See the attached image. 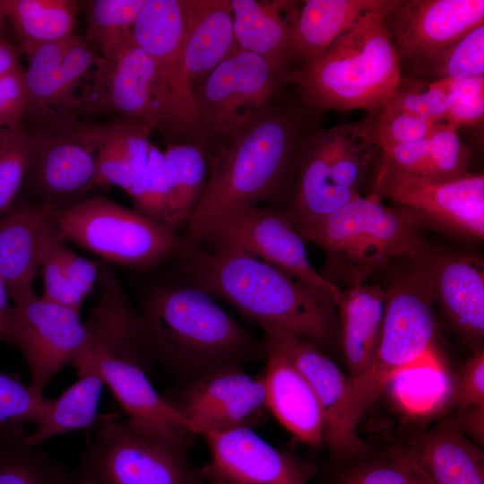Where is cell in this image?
Returning <instances> with one entry per match:
<instances>
[{
	"label": "cell",
	"instance_id": "cb8c5ba5",
	"mask_svg": "<svg viewBox=\"0 0 484 484\" xmlns=\"http://www.w3.org/2000/svg\"><path fill=\"white\" fill-rule=\"evenodd\" d=\"M427 275L436 301L466 336L484 333V272L482 263L470 256L430 255L423 248L413 261Z\"/></svg>",
	"mask_w": 484,
	"mask_h": 484
},
{
	"label": "cell",
	"instance_id": "e575fe53",
	"mask_svg": "<svg viewBox=\"0 0 484 484\" xmlns=\"http://www.w3.org/2000/svg\"><path fill=\"white\" fill-rule=\"evenodd\" d=\"M105 384L96 372L79 376V380L52 400V405L28 444L41 446L47 440L74 430L91 429L99 419L98 408Z\"/></svg>",
	"mask_w": 484,
	"mask_h": 484
},
{
	"label": "cell",
	"instance_id": "7402d4cb",
	"mask_svg": "<svg viewBox=\"0 0 484 484\" xmlns=\"http://www.w3.org/2000/svg\"><path fill=\"white\" fill-rule=\"evenodd\" d=\"M276 341L310 384L320 404L324 441L337 456L358 454L367 448L348 420L349 378L319 346L289 333L265 330Z\"/></svg>",
	"mask_w": 484,
	"mask_h": 484
},
{
	"label": "cell",
	"instance_id": "1f68e13d",
	"mask_svg": "<svg viewBox=\"0 0 484 484\" xmlns=\"http://www.w3.org/2000/svg\"><path fill=\"white\" fill-rule=\"evenodd\" d=\"M151 127L125 117L111 122L96 158V188L115 186L125 192L144 170L152 146Z\"/></svg>",
	"mask_w": 484,
	"mask_h": 484
},
{
	"label": "cell",
	"instance_id": "681fc988",
	"mask_svg": "<svg viewBox=\"0 0 484 484\" xmlns=\"http://www.w3.org/2000/svg\"><path fill=\"white\" fill-rule=\"evenodd\" d=\"M484 404V351L479 350L465 364L453 384L449 407L463 409Z\"/></svg>",
	"mask_w": 484,
	"mask_h": 484
},
{
	"label": "cell",
	"instance_id": "836d02e7",
	"mask_svg": "<svg viewBox=\"0 0 484 484\" xmlns=\"http://www.w3.org/2000/svg\"><path fill=\"white\" fill-rule=\"evenodd\" d=\"M79 4L74 0H4L7 22L22 55L73 35Z\"/></svg>",
	"mask_w": 484,
	"mask_h": 484
},
{
	"label": "cell",
	"instance_id": "f907efd6",
	"mask_svg": "<svg viewBox=\"0 0 484 484\" xmlns=\"http://www.w3.org/2000/svg\"><path fill=\"white\" fill-rule=\"evenodd\" d=\"M462 432L480 447L484 443V404L460 409L455 419Z\"/></svg>",
	"mask_w": 484,
	"mask_h": 484
},
{
	"label": "cell",
	"instance_id": "ac0fdd59",
	"mask_svg": "<svg viewBox=\"0 0 484 484\" xmlns=\"http://www.w3.org/2000/svg\"><path fill=\"white\" fill-rule=\"evenodd\" d=\"M483 22V0H399L385 15L401 62L419 74H426L443 50Z\"/></svg>",
	"mask_w": 484,
	"mask_h": 484
},
{
	"label": "cell",
	"instance_id": "74e56055",
	"mask_svg": "<svg viewBox=\"0 0 484 484\" xmlns=\"http://www.w3.org/2000/svg\"><path fill=\"white\" fill-rule=\"evenodd\" d=\"M83 6L85 40L108 56L132 39V29L144 0H88Z\"/></svg>",
	"mask_w": 484,
	"mask_h": 484
},
{
	"label": "cell",
	"instance_id": "ee69618b",
	"mask_svg": "<svg viewBox=\"0 0 484 484\" xmlns=\"http://www.w3.org/2000/svg\"><path fill=\"white\" fill-rule=\"evenodd\" d=\"M435 82L445 91L448 99L446 125H480L484 117V76L461 80L439 79Z\"/></svg>",
	"mask_w": 484,
	"mask_h": 484
},
{
	"label": "cell",
	"instance_id": "603a6c76",
	"mask_svg": "<svg viewBox=\"0 0 484 484\" xmlns=\"http://www.w3.org/2000/svg\"><path fill=\"white\" fill-rule=\"evenodd\" d=\"M267 359L263 375L266 409L295 437L312 447L324 442V416L317 398L288 352L264 334Z\"/></svg>",
	"mask_w": 484,
	"mask_h": 484
},
{
	"label": "cell",
	"instance_id": "f6af8a7d",
	"mask_svg": "<svg viewBox=\"0 0 484 484\" xmlns=\"http://www.w3.org/2000/svg\"><path fill=\"white\" fill-rule=\"evenodd\" d=\"M337 484H432L407 448L388 462L363 466L343 476Z\"/></svg>",
	"mask_w": 484,
	"mask_h": 484
},
{
	"label": "cell",
	"instance_id": "d6986e66",
	"mask_svg": "<svg viewBox=\"0 0 484 484\" xmlns=\"http://www.w3.org/2000/svg\"><path fill=\"white\" fill-rule=\"evenodd\" d=\"M211 460L202 471L209 484H308L316 465L280 450L251 428L206 430Z\"/></svg>",
	"mask_w": 484,
	"mask_h": 484
},
{
	"label": "cell",
	"instance_id": "816d5d0a",
	"mask_svg": "<svg viewBox=\"0 0 484 484\" xmlns=\"http://www.w3.org/2000/svg\"><path fill=\"white\" fill-rule=\"evenodd\" d=\"M9 293L0 278V341L9 343L13 322V306L9 303Z\"/></svg>",
	"mask_w": 484,
	"mask_h": 484
},
{
	"label": "cell",
	"instance_id": "e0dca14e",
	"mask_svg": "<svg viewBox=\"0 0 484 484\" xmlns=\"http://www.w3.org/2000/svg\"><path fill=\"white\" fill-rule=\"evenodd\" d=\"M234 244L290 276L328 293L337 304L341 289L315 271L304 239L285 211L272 206H253L218 220L202 244Z\"/></svg>",
	"mask_w": 484,
	"mask_h": 484
},
{
	"label": "cell",
	"instance_id": "7c38bea8",
	"mask_svg": "<svg viewBox=\"0 0 484 484\" xmlns=\"http://www.w3.org/2000/svg\"><path fill=\"white\" fill-rule=\"evenodd\" d=\"M132 38L154 63L176 143L203 145L197 102L183 58L185 0H144Z\"/></svg>",
	"mask_w": 484,
	"mask_h": 484
},
{
	"label": "cell",
	"instance_id": "44dd1931",
	"mask_svg": "<svg viewBox=\"0 0 484 484\" xmlns=\"http://www.w3.org/2000/svg\"><path fill=\"white\" fill-rule=\"evenodd\" d=\"M169 400L197 436L206 430L251 428L267 410L264 376L249 375L240 366L192 378L175 400Z\"/></svg>",
	"mask_w": 484,
	"mask_h": 484
},
{
	"label": "cell",
	"instance_id": "5b68a950",
	"mask_svg": "<svg viewBox=\"0 0 484 484\" xmlns=\"http://www.w3.org/2000/svg\"><path fill=\"white\" fill-rule=\"evenodd\" d=\"M425 219L406 207H387L372 194L359 197L298 231L326 255L329 271L345 288L364 282L397 257L412 262L423 248Z\"/></svg>",
	"mask_w": 484,
	"mask_h": 484
},
{
	"label": "cell",
	"instance_id": "5bb4252c",
	"mask_svg": "<svg viewBox=\"0 0 484 484\" xmlns=\"http://www.w3.org/2000/svg\"><path fill=\"white\" fill-rule=\"evenodd\" d=\"M13 322L10 344L22 351L38 395L65 367L74 366L88 335L78 312L38 297L33 289L11 295Z\"/></svg>",
	"mask_w": 484,
	"mask_h": 484
},
{
	"label": "cell",
	"instance_id": "ffe728a7",
	"mask_svg": "<svg viewBox=\"0 0 484 484\" xmlns=\"http://www.w3.org/2000/svg\"><path fill=\"white\" fill-rule=\"evenodd\" d=\"M451 229L484 236V177L440 180L379 168L375 192Z\"/></svg>",
	"mask_w": 484,
	"mask_h": 484
},
{
	"label": "cell",
	"instance_id": "4fadbf2b",
	"mask_svg": "<svg viewBox=\"0 0 484 484\" xmlns=\"http://www.w3.org/2000/svg\"><path fill=\"white\" fill-rule=\"evenodd\" d=\"M281 79L256 54L238 48L226 57L194 94L203 147L272 108L271 99Z\"/></svg>",
	"mask_w": 484,
	"mask_h": 484
},
{
	"label": "cell",
	"instance_id": "db71d44e",
	"mask_svg": "<svg viewBox=\"0 0 484 484\" xmlns=\"http://www.w3.org/2000/svg\"><path fill=\"white\" fill-rule=\"evenodd\" d=\"M7 33V18L4 10V0H0V38L5 39Z\"/></svg>",
	"mask_w": 484,
	"mask_h": 484
},
{
	"label": "cell",
	"instance_id": "d4e9b609",
	"mask_svg": "<svg viewBox=\"0 0 484 484\" xmlns=\"http://www.w3.org/2000/svg\"><path fill=\"white\" fill-rule=\"evenodd\" d=\"M56 211L49 204L26 198L16 201L0 218V278L9 297L33 289L43 230Z\"/></svg>",
	"mask_w": 484,
	"mask_h": 484
},
{
	"label": "cell",
	"instance_id": "f35d334b",
	"mask_svg": "<svg viewBox=\"0 0 484 484\" xmlns=\"http://www.w3.org/2000/svg\"><path fill=\"white\" fill-rule=\"evenodd\" d=\"M426 74L436 80L484 76V24L473 28L443 50L430 63Z\"/></svg>",
	"mask_w": 484,
	"mask_h": 484
},
{
	"label": "cell",
	"instance_id": "4dcf8cb0",
	"mask_svg": "<svg viewBox=\"0 0 484 484\" xmlns=\"http://www.w3.org/2000/svg\"><path fill=\"white\" fill-rule=\"evenodd\" d=\"M391 0H307L298 10L290 55L304 63L322 55L342 33L369 11Z\"/></svg>",
	"mask_w": 484,
	"mask_h": 484
},
{
	"label": "cell",
	"instance_id": "ab89813d",
	"mask_svg": "<svg viewBox=\"0 0 484 484\" xmlns=\"http://www.w3.org/2000/svg\"><path fill=\"white\" fill-rule=\"evenodd\" d=\"M30 156V135L23 126L0 131V218L16 202Z\"/></svg>",
	"mask_w": 484,
	"mask_h": 484
},
{
	"label": "cell",
	"instance_id": "d6a6232c",
	"mask_svg": "<svg viewBox=\"0 0 484 484\" xmlns=\"http://www.w3.org/2000/svg\"><path fill=\"white\" fill-rule=\"evenodd\" d=\"M169 199L164 226L176 235L183 231L206 186L208 162L197 143H166L163 151Z\"/></svg>",
	"mask_w": 484,
	"mask_h": 484
},
{
	"label": "cell",
	"instance_id": "52a82bcc",
	"mask_svg": "<svg viewBox=\"0 0 484 484\" xmlns=\"http://www.w3.org/2000/svg\"><path fill=\"white\" fill-rule=\"evenodd\" d=\"M377 148L374 117L321 130L312 137L285 210L298 231L361 196L359 186Z\"/></svg>",
	"mask_w": 484,
	"mask_h": 484
},
{
	"label": "cell",
	"instance_id": "7a4b0ae2",
	"mask_svg": "<svg viewBox=\"0 0 484 484\" xmlns=\"http://www.w3.org/2000/svg\"><path fill=\"white\" fill-rule=\"evenodd\" d=\"M290 120L272 108L203 147L208 162L204 192L178 236L176 256L202 245L220 219L271 201L281 186L294 151Z\"/></svg>",
	"mask_w": 484,
	"mask_h": 484
},
{
	"label": "cell",
	"instance_id": "2e32d148",
	"mask_svg": "<svg viewBox=\"0 0 484 484\" xmlns=\"http://www.w3.org/2000/svg\"><path fill=\"white\" fill-rule=\"evenodd\" d=\"M151 365L139 358L86 350L73 367L78 376L89 372L100 376L135 430L188 450L196 433L172 402L155 390L148 377Z\"/></svg>",
	"mask_w": 484,
	"mask_h": 484
},
{
	"label": "cell",
	"instance_id": "bcb514c9",
	"mask_svg": "<svg viewBox=\"0 0 484 484\" xmlns=\"http://www.w3.org/2000/svg\"><path fill=\"white\" fill-rule=\"evenodd\" d=\"M445 124L435 123L386 104L376 119V137L382 152L402 143L428 137Z\"/></svg>",
	"mask_w": 484,
	"mask_h": 484
},
{
	"label": "cell",
	"instance_id": "8fae6325",
	"mask_svg": "<svg viewBox=\"0 0 484 484\" xmlns=\"http://www.w3.org/2000/svg\"><path fill=\"white\" fill-rule=\"evenodd\" d=\"M82 115L104 112L143 121L166 143H175L172 120L151 57L133 38L108 56H100L79 94Z\"/></svg>",
	"mask_w": 484,
	"mask_h": 484
},
{
	"label": "cell",
	"instance_id": "7dc6e473",
	"mask_svg": "<svg viewBox=\"0 0 484 484\" xmlns=\"http://www.w3.org/2000/svg\"><path fill=\"white\" fill-rule=\"evenodd\" d=\"M388 104L424 119L446 125L447 95L435 81L424 88L402 90L400 87Z\"/></svg>",
	"mask_w": 484,
	"mask_h": 484
},
{
	"label": "cell",
	"instance_id": "b9f144b4",
	"mask_svg": "<svg viewBox=\"0 0 484 484\" xmlns=\"http://www.w3.org/2000/svg\"><path fill=\"white\" fill-rule=\"evenodd\" d=\"M125 193L133 203L134 211L164 225L169 191L163 151L155 145L151 146L144 170Z\"/></svg>",
	"mask_w": 484,
	"mask_h": 484
},
{
	"label": "cell",
	"instance_id": "8992f818",
	"mask_svg": "<svg viewBox=\"0 0 484 484\" xmlns=\"http://www.w3.org/2000/svg\"><path fill=\"white\" fill-rule=\"evenodd\" d=\"M435 302L427 275L417 265L411 275L386 290L376 352L359 376L349 378L348 420L351 430L357 432L364 413L397 374L434 354Z\"/></svg>",
	"mask_w": 484,
	"mask_h": 484
},
{
	"label": "cell",
	"instance_id": "7bdbcfd3",
	"mask_svg": "<svg viewBox=\"0 0 484 484\" xmlns=\"http://www.w3.org/2000/svg\"><path fill=\"white\" fill-rule=\"evenodd\" d=\"M471 151L460 140L457 130L446 125L428 137V160L424 177L440 180L456 179L471 174Z\"/></svg>",
	"mask_w": 484,
	"mask_h": 484
},
{
	"label": "cell",
	"instance_id": "11a10c76",
	"mask_svg": "<svg viewBox=\"0 0 484 484\" xmlns=\"http://www.w3.org/2000/svg\"><path fill=\"white\" fill-rule=\"evenodd\" d=\"M61 484H88L83 481L75 471H67Z\"/></svg>",
	"mask_w": 484,
	"mask_h": 484
},
{
	"label": "cell",
	"instance_id": "f1b7e54d",
	"mask_svg": "<svg viewBox=\"0 0 484 484\" xmlns=\"http://www.w3.org/2000/svg\"><path fill=\"white\" fill-rule=\"evenodd\" d=\"M385 300L386 290L367 281L341 290L336 307L348 378L359 376L373 359L381 334Z\"/></svg>",
	"mask_w": 484,
	"mask_h": 484
},
{
	"label": "cell",
	"instance_id": "8d00e7d4",
	"mask_svg": "<svg viewBox=\"0 0 484 484\" xmlns=\"http://www.w3.org/2000/svg\"><path fill=\"white\" fill-rule=\"evenodd\" d=\"M26 436L24 426L0 432V484H61L68 470Z\"/></svg>",
	"mask_w": 484,
	"mask_h": 484
},
{
	"label": "cell",
	"instance_id": "3957f363",
	"mask_svg": "<svg viewBox=\"0 0 484 484\" xmlns=\"http://www.w3.org/2000/svg\"><path fill=\"white\" fill-rule=\"evenodd\" d=\"M138 314L154 361L192 378L239 366L259 349L213 297L185 281L149 287Z\"/></svg>",
	"mask_w": 484,
	"mask_h": 484
},
{
	"label": "cell",
	"instance_id": "9c48e42d",
	"mask_svg": "<svg viewBox=\"0 0 484 484\" xmlns=\"http://www.w3.org/2000/svg\"><path fill=\"white\" fill-rule=\"evenodd\" d=\"M75 473L88 484H206L188 450L142 434L113 413L99 417Z\"/></svg>",
	"mask_w": 484,
	"mask_h": 484
},
{
	"label": "cell",
	"instance_id": "9a60e30c",
	"mask_svg": "<svg viewBox=\"0 0 484 484\" xmlns=\"http://www.w3.org/2000/svg\"><path fill=\"white\" fill-rule=\"evenodd\" d=\"M26 57L24 120L32 128L63 126L78 121L80 91L99 61L97 51L84 37L73 34L42 45Z\"/></svg>",
	"mask_w": 484,
	"mask_h": 484
},
{
	"label": "cell",
	"instance_id": "f5cc1de1",
	"mask_svg": "<svg viewBox=\"0 0 484 484\" xmlns=\"http://www.w3.org/2000/svg\"><path fill=\"white\" fill-rule=\"evenodd\" d=\"M22 55L19 46L0 38V76L21 67L19 61Z\"/></svg>",
	"mask_w": 484,
	"mask_h": 484
},
{
	"label": "cell",
	"instance_id": "4316f807",
	"mask_svg": "<svg viewBox=\"0 0 484 484\" xmlns=\"http://www.w3.org/2000/svg\"><path fill=\"white\" fill-rule=\"evenodd\" d=\"M238 48L230 0H185L183 58L192 86Z\"/></svg>",
	"mask_w": 484,
	"mask_h": 484
},
{
	"label": "cell",
	"instance_id": "277c9868",
	"mask_svg": "<svg viewBox=\"0 0 484 484\" xmlns=\"http://www.w3.org/2000/svg\"><path fill=\"white\" fill-rule=\"evenodd\" d=\"M398 2L362 15L322 55L283 80L296 83L317 108L380 111L402 85V62L385 23Z\"/></svg>",
	"mask_w": 484,
	"mask_h": 484
},
{
	"label": "cell",
	"instance_id": "d590c367",
	"mask_svg": "<svg viewBox=\"0 0 484 484\" xmlns=\"http://www.w3.org/2000/svg\"><path fill=\"white\" fill-rule=\"evenodd\" d=\"M453 383L435 354L397 374L388 387L396 404L411 416H426L448 406Z\"/></svg>",
	"mask_w": 484,
	"mask_h": 484
},
{
	"label": "cell",
	"instance_id": "6da1fadb",
	"mask_svg": "<svg viewBox=\"0 0 484 484\" xmlns=\"http://www.w3.org/2000/svg\"><path fill=\"white\" fill-rule=\"evenodd\" d=\"M176 259L185 282L219 298L258 324L317 346L331 338L333 298L228 242L211 241Z\"/></svg>",
	"mask_w": 484,
	"mask_h": 484
},
{
	"label": "cell",
	"instance_id": "c3c4849f",
	"mask_svg": "<svg viewBox=\"0 0 484 484\" xmlns=\"http://www.w3.org/2000/svg\"><path fill=\"white\" fill-rule=\"evenodd\" d=\"M27 93L22 67L0 76V131L23 125Z\"/></svg>",
	"mask_w": 484,
	"mask_h": 484
},
{
	"label": "cell",
	"instance_id": "30bf717a",
	"mask_svg": "<svg viewBox=\"0 0 484 484\" xmlns=\"http://www.w3.org/2000/svg\"><path fill=\"white\" fill-rule=\"evenodd\" d=\"M110 125L78 120L28 130L30 156L22 187L30 200L58 211L95 189L97 153Z\"/></svg>",
	"mask_w": 484,
	"mask_h": 484
},
{
	"label": "cell",
	"instance_id": "484cf974",
	"mask_svg": "<svg viewBox=\"0 0 484 484\" xmlns=\"http://www.w3.org/2000/svg\"><path fill=\"white\" fill-rule=\"evenodd\" d=\"M230 4L238 48L264 58L283 79L298 2L230 0Z\"/></svg>",
	"mask_w": 484,
	"mask_h": 484
},
{
	"label": "cell",
	"instance_id": "83f0119b",
	"mask_svg": "<svg viewBox=\"0 0 484 484\" xmlns=\"http://www.w3.org/2000/svg\"><path fill=\"white\" fill-rule=\"evenodd\" d=\"M432 484H484L480 447L446 418L407 448Z\"/></svg>",
	"mask_w": 484,
	"mask_h": 484
},
{
	"label": "cell",
	"instance_id": "ba28073f",
	"mask_svg": "<svg viewBox=\"0 0 484 484\" xmlns=\"http://www.w3.org/2000/svg\"><path fill=\"white\" fill-rule=\"evenodd\" d=\"M52 218L65 240L125 267L151 269L177 252V235L105 197H85Z\"/></svg>",
	"mask_w": 484,
	"mask_h": 484
},
{
	"label": "cell",
	"instance_id": "f546056e",
	"mask_svg": "<svg viewBox=\"0 0 484 484\" xmlns=\"http://www.w3.org/2000/svg\"><path fill=\"white\" fill-rule=\"evenodd\" d=\"M53 218L41 239L39 270L43 279L42 298L80 313L91 292L101 266L70 249Z\"/></svg>",
	"mask_w": 484,
	"mask_h": 484
},
{
	"label": "cell",
	"instance_id": "60d3db41",
	"mask_svg": "<svg viewBox=\"0 0 484 484\" xmlns=\"http://www.w3.org/2000/svg\"><path fill=\"white\" fill-rule=\"evenodd\" d=\"M52 399L36 394L17 375L0 372V432L41 421Z\"/></svg>",
	"mask_w": 484,
	"mask_h": 484
}]
</instances>
